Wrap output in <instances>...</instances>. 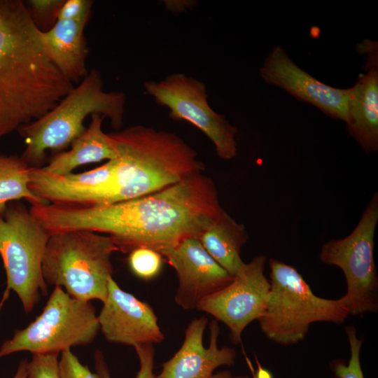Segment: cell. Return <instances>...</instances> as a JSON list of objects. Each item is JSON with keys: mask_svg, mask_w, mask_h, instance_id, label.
Returning a JSON list of instances; mask_svg holds the SVG:
<instances>
[{"mask_svg": "<svg viewBox=\"0 0 378 378\" xmlns=\"http://www.w3.org/2000/svg\"><path fill=\"white\" fill-rule=\"evenodd\" d=\"M263 80L311 104L335 119L346 120L349 88H336L300 69L280 46L273 48L259 70Z\"/></svg>", "mask_w": 378, "mask_h": 378, "instance_id": "5bb4252c", "label": "cell"}, {"mask_svg": "<svg viewBox=\"0 0 378 378\" xmlns=\"http://www.w3.org/2000/svg\"><path fill=\"white\" fill-rule=\"evenodd\" d=\"M270 288L263 315L258 320L270 341L284 346L303 341L312 324L343 323L349 316L342 299L315 295L300 273L292 265L269 260Z\"/></svg>", "mask_w": 378, "mask_h": 378, "instance_id": "5b68a950", "label": "cell"}, {"mask_svg": "<svg viewBox=\"0 0 378 378\" xmlns=\"http://www.w3.org/2000/svg\"><path fill=\"white\" fill-rule=\"evenodd\" d=\"M127 262L135 276L144 280H150L160 272L163 256L151 248H137L129 253Z\"/></svg>", "mask_w": 378, "mask_h": 378, "instance_id": "44dd1931", "label": "cell"}, {"mask_svg": "<svg viewBox=\"0 0 378 378\" xmlns=\"http://www.w3.org/2000/svg\"><path fill=\"white\" fill-rule=\"evenodd\" d=\"M58 368L61 378H99L86 365H83L71 349L62 351L59 356Z\"/></svg>", "mask_w": 378, "mask_h": 378, "instance_id": "d4e9b609", "label": "cell"}, {"mask_svg": "<svg viewBox=\"0 0 378 378\" xmlns=\"http://www.w3.org/2000/svg\"><path fill=\"white\" fill-rule=\"evenodd\" d=\"M21 0H0V140L41 118L74 87L48 56Z\"/></svg>", "mask_w": 378, "mask_h": 378, "instance_id": "7a4b0ae2", "label": "cell"}, {"mask_svg": "<svg viewBox=\"0 0 378 378\" xmlns=\"http://www.w3.org/2000/svg\"><path fill=\"white\" fill-rule=\"evenodd\" d=\"M104 118L99 114H92L90 125L71 144V148L57 153L41 168L48 173L61 176L73 173L74 169L87 164L115 158L114 141L110 133L102 130Z\"/></svg>", "mask_w": 378, "mask_h": 378, "instance_id": "ac0fdd59", "label": "cell"}, {"mask_svg": "<svg viewBox=\"0 0 378 378\" xmlns=\"http://www.w3.org/2000/svg\"><path fill=\"white\" fill-rule=\"evenodd\" d=\"M100 331L91 302L76 299L60 286L54 287L41 313L0 346V358L14 353L59 354L91 344Z\"/></svg>", "mask_w": 378, "mask_h": 378, "instance_id": "ba28073f", "label": "cell"}, {"mask_svg": "<svg viewBox=\"0 0 378 378\" xmlns=\"http://www.w3.org/2000/svg\"><path fill=\"white\" fill-rule=\"evenodd\" d=\"M208 319L202 316L193 319L185 330V337L179 349L162 365L155 378H210L220 366L235 364L237 353L231 347H218L220 327L216 320L209 324V344H203V336Z\"/></svg>", "mask_w": 378, "mask_h": 378, "instance_id": "9a60e30c", "label": "cell"}, {"mask_svg": "<svg viewBox=\"0 0 378 378\" xmlns=\"http://www.w3.org/2000/svg\"><path fill=\"white\" fill-rule=\"evenodd\" d=\"M125 102L123 92L105 91L99 71L92 69L54 108L18 130L25 144L21 158L31 167H42L46 151H64L85 131L83 122L89 115L108 118L119 130Z\"/></svg>", "mask_w": 378, "mask_h": 378, "instance_id": "277c9868", "label": "cell"}, {"mask_svg": "<svg viewBox=\"0 0 378 378\" xmlns=\"http://www.w3.org/2000/svg\"><path fill=\"white\" fill-rule=\"evenodd\" d=\"M32 168L21 156L0 153V213L8 204L22 200L30 206L46 203L30 188Z\"/></svg>", "mask_w": 378, "mask_h": 378, "instance_id": "ffe728a7", "label": "cell"}, {"mask_svg": "<svg viewBox=\"0 0 378 378\" xmlns=\"http://www.w3.org/2000/svg\"><path fill=\"white\" fill-rule=\"evenodd\" d=\"M350 347V358L347 364L335 360L330 367L336 378H365L360 365V349L363 339L358 338L355 327L346 328Z\"/></svg>", "mask_w": 378, "mask_h": 378, "instance_id": "7402d4cb", "label": "cell"}, {"mask_svg": "<svg viewBox=\"0 0 378 378\" xmlns=\"http://www.w3.org/2000/svg\"><path fill=\"white\" fill-rule=\"evenodd\" d=\"M210 378H249L248 375H233L229 370L220 371L214 374Z\"/></svg>", "mask_w": 378, "mask_h": 378, "instance_id": "f1b7e54d", "label": "cell"}, {"mask_svg": "<svg viewBox=\"0 0 378 378\" xmlns=\"http://www.w3.org/2000/svg\"><path fill=\"white\" fill-rule=\"evenodd\" d=\"M270 376L268 374L267 372H265V371H263V374H262L261 372L259 371L257 374L254 377V378H270Z\"/></svg>", "mask_w": 378, "mask_h": 378, "instance_id": "f546056e", "label": "cell"}, {"mask_svg": "<svg viewBox=\"0 0 378 378\" xmlns=\"http://www.w3.org/2000/svg\"><path fill=\"white\" fill-rule=\"evenodd\" d=\"M64 3V0H29V10L31 18L38 27L50 24L57 21L58 11Z\"/></svg>", "mask_w": 378, "mask_h": 378, "instance_id": "484cf974", "label": "cell"}, {"mask_svg": "<svg viewBox=\"0 0 378 378\" xmlns=\"http://www.w3.org/2000/svg\"><path fill=\"white\" fill-rule=\"evenodd\" d=\"M267 258L254 257L232 281L200 302L197 309L211 315L228 328L231 342H241L244 329L264 314L270 284L265 274Z\"/></svg>", "mask_w": 378, "mask_h": 378, "instance_id": "8fae6325", "label": "cell"}, {"mask_svg": "<svg viewBox=\"0 0 378 378\" xmlns=\"http://www.w3.org/2000/svg\"><path fill=\"white\" fill-rule=\"evenodd\" d=\"M27 359L22 360L17 368L16 372L13 378H29Z\"/></svg>", "mask_w": 378, "mask_h": 378, "instance_id": "83f0119b", "label": "cell"}, {"mask_svg": "<svg viewBox=\"0 0 378 378\" xmlns=\"http://www.w3.org/2000/svg\"><path fill=\"white\" fill-rule=\"evenodd\" d=\"M197 239L231 276H235L244 266L241 251L248 239L247 231L243 224L237 223L223 209Z\"/></svg>", "mask_w": 378, "mask_h": 378, "instance_id": "d6986e66", "label": "cell"}, {"mask_svg": "<svg viewBox=\"0 0 378 378\" xmlns=\"http://www.w3.org/2000/svg\"><path fill=\"white\" fill-rule=\"evenodd\" d=\"M377 221L376 192L354 230L344 238L326 241L318 255L323 263L337 266L343 272L346 292L341 298L349 315H363L378 310V277L374 260Z\"/></svg>", "mask_w": 378, "mask_h": 378, "instance_id": "9c48e42d", "label": "cell"}, {"mask_svg": "<svg viewBox=\"0 0 378 378\" xmlns=\"http://www.w3.org/2000/svg\"><path fill=\"white\" fill-rule=\"evenodd\" d=\"M161 255L177 276L174 300L186 310L197 309L201 300L229 284L234 277L209 254L197 238L186 239Z\"/></svg>", "mask_w": 378, "mask_h": 378, "instance_id": "4fadbf2b", "label": "cell"}, {"mask_svg": "<svg viewBox=\"0 0 378 378\" xmlns=\"http://www.w3.org/2000/svg\"><path fill=\"white\" fill-rule=\"evenodd\" d=\"M144 86L146 94L169 108L172 119L187 121L200 130L214 144L219 158L229 160L236 156L237 128L209 106L203 82L174 73L160 81H146Z\"/></svg>", "mask_w": 378, "mask_h": 378, "instance_id": "30bf717a", "label": "cell"}, {"mask_svg": "<svg viewBox=\"0 0 378 378\" xmlns=\"http://www.w3.org/2000/svg\"><path fill=\"white\" fill-rule=\"evenodd\" d=\"M134 349L140 365L136 378H155V375L153 373L155 358V348L153 344H142L136 346ZM94 358L96 374L99 378H111L110 371L102 351L97 350L94 353Z\"/></svg>", "mask_w": 378, "mask_h": 378, "instance_id": "603a6c76", "label": "cell"}, {"mask_svg": "<svg viewBox=\"0 0 378 378\" xmlns=\"http://www.w3.org/2000/svg\"><path fill=\"white\" fill-rule=\"evenodd\" d=\"M31 212L51 234L88 230L109 236L129 253L148 248L160 254L198 237L217 218L220 206L214 181L202 172L158 191L108 204L44 203Z\"/></svg>", "mask_w": 378, "mask_h": 378, "instance_id": "6da1fadb", "label": "cell"}, {"mask_svg": "<svg viewBox=\"0 0 378 378\" xmlns=\"http://www.w3.org/2000/svg\"><path fill=\"white\" fill-rule=\"evenodd\" d=\"M98 319L100 331L109 342L135 348L160 343L164 338L150 305L123 290L113 277Z\"/></svg>", "mask_w": 378, "mask_h": 378, "instance_id": "7c38bea8", "label": "cell"}, {"mask_svg": "<svg viewBox=\"0 0 378 378\" xmlns=\"http://www.w3.org/2000/svg\"><path fill=\"white\" fill-rule=\"evenodd\" d=\"M50 233L18 201L0 213V257L6 276V288L0 304L10 290L18 295L25 313L33 310L48 293L42 274V262Z\"/></svg>", "mask_w": 378, "mask_h": 378, "instance_id": "52a82bcc", "label": "cell"}, {"mask_svg": "<svg viewBox=\"0 0 378 378\" xmlns=\"http://www.w3.org/2000/svg\"><path fill=\"white\" fill-rule=\"evenodd\" d=\"M89 18L90 15L57 20L50 29L41 31V41L48 56L72 83H79L88 74L83 30Z\"/></svg>", "mask_w": 378, "mask_h": 378, "instance_id": "e0dca14e", "label": "cell"}, {"mask_svg": "<svg viewBox=\"0 0 378 378\" xmlns=\"http://www.w3.org/2000/svg\"><path fill=\"white\" fill-rule=\"evenodd\" d=\"M59 356L57 353L32 354L28 363L29 378H61Z\"/></svg>", "mask_w": 378, "mask_h": 378, "instance_id": "cb8c5ba5", "label": "cell"}, {"mask_svg": "<svg viewBox=\"0 0 378 378\" xmlns=\"http://www.w3.org/2000/svg\"><path fill=\"white\" fill-rule=\"evenodd\" d=\"M115 251L118 248L105 234L88 230L51 234L42 262L43 277L48 286H60L76 299L104 303Z\"/></svg>", "mask_w": 378, "mask_h": 378, "instance_id": "8992f818", "label": "cell"}, {"mask_svg": "<svg viewBox=\"0 0 378 378\" xmlns=\"http://www.w3.org/2000/svg\"><path fill=\"white\" fill-rule=\"evenodd\" d=\"M93 1L90 0L64 1L57 17V20L80 19L90 15Z\"/></svg>", "mask_w": 378, "mask_h": 378, "instance_id": "4316f807", "label": "cell"}, {"mask_svg": "<svg viewBox=\"0 0 378 378\" xmlns=\"http://www.w3.org/2000/svg\"><path fill=\"white\" fill-rule=\"evenodd\" d=\"M110 134L117 153L113 176L94 204L142 197L205 169L196 150L175 133L134 125Z\"/></svg>", "mask_w": 378, "mask_h": 378, "instance_id": "3957f363", "label": "cell"}, {"mask_svg": "<svg viewBox=\"0 0 378 378\" xmlns=\"http://www.w3.org/2000/svg\"><path fill=\"white\" fill-rule=\"evenodd\" d=\"M357 50L365 53V74L349 88L346 127L367 153L378 150V43L365 39Z\"/></svg>", "mask_w": 378, "mask_h": 378, "instance_id": "2e32d148", "label": "cell"}]
</instances>
